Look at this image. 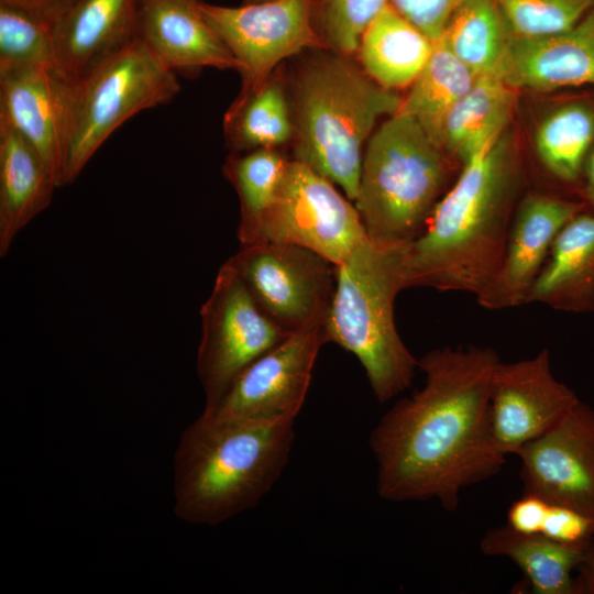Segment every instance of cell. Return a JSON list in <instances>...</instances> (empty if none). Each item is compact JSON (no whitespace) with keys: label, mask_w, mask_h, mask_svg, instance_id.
<instances>
[{"label":"cell","mask_w":594,"mask_h":594,"mask_svg":"<svg viewBox=\"0 0 594 594\" xmlns=\"http://www.w3.org/2000/svg\"><path fill=\"white\" fill-rule=\"evenodd\" d=\"M524 173L504 133L468 162L422 233L399 248L404 289L480 295L494 279L519 200Z\"/></svg>","instance_id":"2"},{"label":"cell","mask_w":594,"mask_h":594,"mask_svg":"<svg viewBox=\"0 0 594 594\" xmlns=\"http://www.w3.org/2000/svg\"><path fill=\"white\" fill-rule=\"evenodd\" d=\"M534 145L546 175L581 200L583 170L594 146V96L565 99L549 111L537 127Z\"/></svg>","instance_id":"23"},{"label":"cell","mask_w":594,"mask_h":594,"mask_svg":"<svg viewBox=\"0 0 594 594\" xmlns=\"http://www.w3.org/2000/svg\"><path fill=\"white\" fill-rule=\"evenodd\" d=\"M77 0H0V3L12 6L43 18L52 23L69 10Z\"/></svg>","instance_id":"36"},{"label":"cell","mask_w":594,"mask_h":594,"mask_svg":"<svg viewBox=\"0 0 594 594\" xmlns=\"http://www.w3.org/2000/svg\"><path fill=\"white\" fill-rule=\"evenodd\" d=\"M141 0H77L55 23L54 66L74 84L138 37Z\"/></svg>","instance_id":"17"},{"label":"cell","mask_w":594,"mask_h":594,"mask_svg":"<svg viewBox=\"0 0 594 594\" xmlns=\"http://www.w3.org/2000/svg\"><path fill=\"white\" fill-rule=\"evenodd\" d=\"M200 315L197 374L205 405L216 402L246 366L292 336L260 309L229 261L219 268Z\"/></svg>","instance_id":"10"},{"label":"cell","mask_w":594,"mask_h":594,"mask_svg":"<svg viewBox=\"0 0 594 594\" xmlns=\"http://www.w3.org/2000/svg\"><path fill=\"white\" fill-rule=\"evenodd\" d=\"M581 399L556 378L547 349L535 356L496 365L490 389V416L498 450L517 454L558 424Z\"/></svg>","instance_id":"13"},{"label":"cell","mask_w":594,"mask_h":594,"mask_svg":"<svg viewBox=\"0 0 594 594\" xmlns=\"http://www.w3.org/2000/svg\"><path fill=\"white\" fill-rule=\"evenodd\" d=\"M479 548L485 556L510 559L524 572L536 594H573V571L585 547L556 542L540 535H525L507 525L488 529Z\"/></svg>","instance_id":"25"},{"label":"cell","mask_w":594,"mask_h":594,"mask_svg":"<svg viewBox=\"0 0 594 594\" xmlns=\"http://www.w3.org/2000/svg\"><path fill=\"white\" fill-rule=\"evenodd\" d=\"M293 154L355 200L364 145L378 119L396 113L402 98L375 82L349 56L315 50L294 70Z\"/></svg>","instance_id":"4"},{"label":"cell","mask_w":594,"mask_h":594,"mask_svg":"<svg viewBox=\"0 0 594 594\" xmlns=\"http://www.w3.org/2000/svg\"><path fill=\"white\" fill-rule=\"evenodd\" d=\"M515 102V88L501 77L479 75L446 117L440 146L464 166L505 133Z\"/></svg>","instance_id":"22"},{"label":"cell","mask_w":594,"mask_h":594,"mask_svg":"<svg viewBox=\"0 0 594 594\" xmlns=\"http://www.w3.org/2000/svg\"><path fill=\"white\" fill-rule=\"evenodd\" d=\"M54 23L0 3V72L30 66L54 67Z\"/></svg>","instance_id":"30"},{"label":"cell","mask_w":594,"mask_h":594,"mask_svg":"<svg viewBox=\"0 0 594 594\" xmlns=\"http://www.w3.org/2000/svg\"><path fill=\"white\" fill-rule=\"evenodd\" d=\"M399 248L366 239L336 266V289L323 326L327 342L360 361L380 403L403 393L418 369L394 319L395 299L404 289Z\"/></svg>","instance_id":"6"},{"label":"cell","mask_w":594,"mask_h":594,"mask_svg":"<svg viewBox=\"0 0 594 594\" xmlns=\"http://www.w3.org/2000/svg\"><path fill=\"white\" fill-rule=\"evenodd\" d=\"M477 76L439 40L398 111L416 120L439 144L446 117Z\"/></svg>","instance_id":"27"},{"label":"cell","mask_w":594,"mask_h":594,"mask_svg":"<svg viewBox=\"0 0 594 594\" xmlns=\"http://www.w3.org/2000/svg\"><path fill=\"white\" fill-rule=\"evenodd\" d=\"M295 420L250 421L201 414L182 433L174 455V513L218 525L253 509L285 470Z\"/></svg>","instance_id":"3"},{"label":"cell","mask_w":594,"mask_h":594,"mask_svg":"<svg viewBox=\"0 0 594 594\" xmlns=\"http://www.w3.org/2000/svg\"><path fill=\"white\" fill-rule=\"evenodd\" d=\"M499 77L515 89L538 91L594 86V7L564 32L513 34Z\"/></svg>","instance_id":"18"},{"label":"cell","mask_w":594,"mask_h":594,"mask_svg":"<svg viewBox=\"0 0 594 594\" xmlns=\"http://www.w3.org/2000/svg\"><path fill=\"white\" fill-rule=\"evenodd\" d=\"M198 9L240 63L241 92L258 89L290 56L328 50L312 23V0H268L240 7L199 1Z\"/></svg>","instance_id":"11"},{"label":"cell","mask_w":594,"mask_h":594,"mask_svg":"<svg viewBox=\"0 0 594 594\" xmlns=\"http://www.w3.org/2000/svg\"><path fill=\"white\" fill-rule=\"evenodd\" d=\"M264 1H268V0H243V3H258V2H264Z\"/></svg>","instance_id":"39"},{"label":"cell","mask_w":594,"mask_h":594,"mask_svg":"<svg viewBox=\"0 0 594 594\" xmlns=\"http://www.w3.org/2000/svg\"><path fill=\"white\" fill-rule=\"evenodd\" d=\"M224 132L234 152L276 148L290 142V105L280 78L270 77L258 89L241 92L226 114Z\"/></svg>","instance_id":"28"},{"label":"cell","mask_w":594,"mask_h":594,"mask_svg":"<svg viewBox=\"0 0 594 594\" xmlns=\"http://www.w3.org/2000/svg\"><path fill=\"white\" fill-rule=\"evenodd\" d=\"M571 314L594 312V211L584 209L559 232L528 304Z\"/></svg>","instance_id":"20"},{"label":"cell","mask_w":594,"mask_h":594,"mask_svg":"<svg viewBox=\"0 0 594 594\" xmlns=\"http://www.w3.org/2000/svg\"><path fill=\"white\" fill-rule=\"evenodd\" d=\"M348 199L333 183L290 160L272 204L245 245H299L339 265L367 239L359 211Z\"/></svg>","instance_id":"8"},{"label":"cell","mask_w":594,"mask_h":594,"mask_svg":"<svg viewBox=\"0 0 594 594\" xmlns=\"http://www.w3.org/2000/svg\"><path fill=\"white\" fill-rule=\"evenodd\" d=\"M229 263L260 309L288 334L323 328L336 289V266L294 244L242 245Z\"/></svg>","instance_id":"9"},{"label":"cell","mask_w":594,"mask_h":594,"mask_svg":"<svg viewBox=\"0 0 594 594\" xmlns=\"http://www.w3.org/2000/svg\"><path fill=\"white\" fill-rule=\"evenodd\" d=\"M539 535L562 544L584 548L594 537V520L570 507L549 502Z\"/></svg>","instance_id":"33"},{"label":"cell","mask_w":594,"mask_h":594,"mask_svg":"<svg viewBox=\"0 0 594 594\" xmlns=\"http://www.w3.org/2000/svg\"><path fill=\"white\" fill-rule=\"evenodd\" d=\"M202 1V0H201Z\"/></svg>","instance_id":"40"},{"label":"cell","mask_w":594,"mask_h":594,"mask_svg":"<svg viewBox=\"0 0 594 594\" xmlns=\"http://www.w3.org/2000/svg\"><path fill=\"white\" fill-rule=\"evenodd\" d=\"M573 579V594H594V537L585 547L584 556Z\"/></svg>","instance_id":"37"},{"label":"cell","mask_w":594,"mask_h":594,"mask_svg":"<svg viewBox=\"0 0 594 594\" xmlns=\"http://www.w3.org/2000/svg\"><path fill=\"white\" fill-rule=\"evenodd\" d=\"M435 43L388 3L365 30L358 54L363 70L375 82L396 90L414 82Z\"/></svg>","instance_id":"24"},{"label":"cell","mask_w":594,"mask_h":594,"mask_svg":"<svg viewBox=\"0 0 594 594\" xmlns=\"http://www.w3.org/2000/svg\"><path fill=\"white\" fill-rule=\"evenodd\" d=\"M549 502L542 497L522 493L507 510V526L525 535H539Z\"/></svg>","instance_id":"35"},{"label":"cell","mask_w":594,"mask_h":594,"mask_svg":"<svg viewBox=\"0 0 594 594\" xmlns=\"http://www.w3.org/2000/svg\"><path fill=\"white\" fill-rule=\"evenodd\" d=\"M580 199L585 204L587 210L594 211V146L585 162Z\"/></svg>","instance_id":"38"},{"label":"cell","mask_w":594,"mask_h":594,"mask_svg":"<svg viewBox=\"0 0 594 594\" xmlns=\"http://www.w3.org/2000/svg\"><path fill=\"white\" fill-rule=\"evenodd\" d=\"M584 209L583 201L561 194L525 193L516 208L498 272L475 297L477 304L488 310L528 305L556 238Z\"/></svg>","instance_id":"15"},{"label":"cell","mask_w":594,"mask_h":594,"mask_svg":"<svg viewBox=\"0 0 594 594\" xmlns=\"http://www.w3.org/2000/svg\"><path fill=\"white\" fill-rule=\"evenodd\" d=\"M491 348L436 349L418 359L425 385L398 400L372 430L377 494L389 502L437 499L457 510L460 494L501 472L490 389L499 362Z\"/></svg>","instance_id":"1"},{"label":"cell","mask_w":594,"mask_h":594,"mask_svg":"<svg viewBox=\"0 0 594 594\" xmlns=\"http://www.w3.org/2000/svg\"><path fill=\"white\" fill-rule=\"evenodd\" d=\"M510 32L518 37H542L573 28L594 0H496Z\"/></svg>","instance_id":"32"},{"label":"cell","mask_w":594,"mask_h":594,"mask_svg":"<svg viewBox=\"0 0 594 594\" xmlns=\"http://www.w3.org/2000/svg\"><path fill=\"white\" fill-rule=\"evenodd\" d=\"M455 165L463 167L416 120L389 116L366 144L354 200L369 241L399 248L417 239L455 182Z\"/></svg>","instance_id":"5"},{"label":"cell","mask_w":594,"mask_h":594,"mask_svg":"<svg viewBox=\"0 0 594 594\" xmlns=\"http://www.w3.org/2000/svg\"><path fill=\"white\" fill-rule=\"evenodd\" d=\"M201 0H141L138 36L170 70L241 69L198 9Z\"/></svg>","instance_id":"19"},{"label":"cell","mask_w":594,"mask_h":594,"mask_svg":"<svg viewBox=\"0 0 594 594\" xmlns=\"http://www.w3.org/2000/svg\"><path fill=\"white\" fill-rule=\"evenodd\" d=\"M466 1L469 0H389V3L437 42L452 13Z\"/></svg>","instance_id":"34"},{"label":"cell","mask_w":594,"mask_h":594,"mask_svg":"<svg viewBox=\"0 0 594 594\" xmlns=\"http://www.w3.org/2000/svg\"><path fill=\"white\" fill-rule=\"evenodd\" d=\"M68 85L51 66L0 72V120L37 152L58 187L64 164Z\"/></svg>","instance_id":"16"},{"label":"cell","mask_w":594,"mask_h":594,"mask_svg":"<svg viewBox=\"0 0 594 594\" xmlns=\"http://www.w3.org/2000/svg\"><path fill=\"white\" fill-rule=\"evenodd\" d=\"M524 493L570 507L594 520V409L580 400L558 424L526 443Z\"/></svg>","instance_id":"14"},{"label":"cell","mask_w":594,"mask_h":594,"mask_svg":"<svg viewBox=\"0 0 594 594\" xmlns=\"http://www.w3.org/2000/svg\"><path fill=\"white\" fill-rule=\"evenodd\" d=\"M58 184L30 143L0 120V255L46 209Z\"/></svg>","instance_id":"21"},{"label":"cell","mask_w":594,"mask_h":594,"mask_svg":"<svg viewBox=\"0 0 594 594\" xmlns=\"http://www.w3.org/2000/svg\"><path fill=\"white\" fill-rule=\"evenodd\" d=\"M179 89L176 73L139 36L84 78L69 84L61 186L72 184L125 121L172 101Z\"/></svg>","instance_id":"7"},{"label":"cell","mask_w":594,"mask_h":594,"mask_svg":"<svg viewBox=\"0 0 594 594\" xmlns=\"http://www.w3.org/2000/svg\"><path fill=\"white\" fill-rule=\"evenodd\" d=\"M389 0H312V23L327 48L358 53L362 35Z\"/></svg>","instance_id":"31"},{"label":"cell","mask_w":594,"mask_h":594,"mask_svg":"<svg viewBox=\"0 0 594 594\" xmlns=\"http://www.w3.org/2000/svg\"><path fill=\"white\" fill-rule=\"evenodd\" d=\"M512 35L496 0H469L452 13L440 40L476 75L499 77Z\"/></svg>","instance_id":"26"},{"label":"cell","mask_w":594,"mask_h":594,"mask_svg":"<svg viewBox=\"0 0 594 594\" xmlns=\"http://www.w3.org/2000/svg\"><path fill=\"white\" fill-rule=\"evenodd\" d=\"M323 328L294 333L246 366L204 415L250 421L295 420L309 388Z\"/></svg>","instance_id":"12"},{"label":"cell","mask_w":594,"mask_h":594,"mask_svg":"<svg viewBox=\"0 0 594 594\" xmlns=\"http://www.w3.org/2000/svg\"><path fill=\"white\" fill-rule=\"evenodd\" d=\"M288 162L274 147L254 148L245 154L235 152L226 162L224 175L240 199L238 238L241 245L249 243L260 219L272 204Z\"/></svg>","instance_id":"29"}]
</instances>
